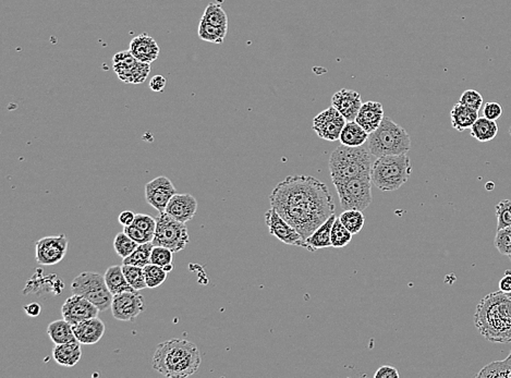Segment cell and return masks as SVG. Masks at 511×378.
Returning a JSON list of instances; mask_svg holds the SVG:
<instances>
[{"mask_svg": "<svg viewBox=\"0 0 511 378\" xmlns=\"http://www.w3.org/2000/svg\"><path fill=\"white\" fill-rule=\"evenodd\" d=\"M269 200L304 240L335 214L326 184L311 175H289L274 189Z\"/></svg>", "mask_w": 511, "mask_h": 378, "instance_id": "1", "label": "cell"}, {"mask_svg": "<svg viewBox=\"0 0 511 378\" xmlns=\"http://www.w3.org/2000/svg\"><path fill=\"white\" fill-rule=\"evenodd\" d=\"M474 324L486 341L511 343V299L501 291L492 292L476 307Z\"/></svg>", "mask_w": 511, "mask_h": 378, "instance_id": "2", "label": "cell"}, {"mask_svg": "<svg viewBox=\"0 0 511 378\" xmlns=\"http://www.w3.org/2000/svg\"><path fill=\"white\" fill-rule=\"evenodd\" d=\"M202 358L198 347L185 339H171L157 345L153 368L168 378H185L198 372Z\"/></svg>", "mask_w": 511, "mask_h": 378, "instance_id": "3", "label": "cell"}, {"mask_svg": "<svg viewBox=\"0 0 511 378\" xmlns=\"http://www.w3.org/2000/svg\"><path fill=\"white\" fill-rule=\"evenodd\" d=\"M371 155L369 148H365V145L358 148L342 144L338 146L329 158L333 183L371 175L373 165Z\"/></svg>", "mask_w": 511, "mask_h": 378, "instance_id": "4", "label": "cell"}, {"mask_svg": "<svg viewBox=\"0 0 511 378\" xmlns=\"http://www.w3.org/2000/svg\"><path fill=\"white\" fill-rule=\"evenodd\" d=\"M367 148L376 157L408 154L411 148L410 135L405 128L390 118L384 117L380 127L369 133Z\"/></svg>", "mask_w": 511, "mask_h": 378, "instance_id": "5", "label": "cell"}, {"mask_svg": "<svg viewBox=\"0 0 511 378\" xmlns=\"http://www.w3.org/2000/svg\"><path fill=\"white\" fill-rule=\"evenodd\" d=\"M412 173V164L407 154L377 157L372 165L371 179L384 192L396 191L407 182Z\"/></svg>", "mask_w": 511, "mask_h": 378, "instance_id": "6", "label": "cell"}, {"mask_svg": "<svg viewBox=\"0 0 511 378\" xmlns=\"http://www.w3.org/2000/svg\"><path fill=\"white\" fill-rule=\"evenodd\" d=\"M74 295H81L99 307L107 311L112 307V295L105 282V276L94 272H83L74 278L72 284Z\"/></svg>", "mask_w": 511, "mask_h": 378, "instance_id": "7", "label": "cell"}, {"mask_svg": "<svg viewBox=\"0 0 511 378\" xmlns=\"http://www.w3.org/2000/svg\"><path fill=\"white\" fill-rule=\"evenodd\" d=\"M340 196V206L344 211H365L372 203V179L371 175L349 179L335 183Z\"/></svg>", "mask_w": 511, "mask_h": 378, "instance_id": "8", "label": "cell"}, {"mask_svg": "<svg viewBox=\"0 0 511 378\" xmlns=\"http://www.w3.org/2000/svg\"><path fill=\"white\" fill-rule=\"evenodd\" d=\"M156 223L153 244L167 248L174 253L183 251L190 240L185 223L176 221L166 212L160 214L156 218Z\"/></svg>", "mask_w": 511, "mask_h": 378, "instance_id": "9", "label": "cell"}, {"mask_svg": "<svg viewBox=\"0 0 511 378\" xmlns=\"http://www.w3.org/2000/svg\"><path fill=\"white\" fill-rule=\"evenodd\" d=\"M112 68L117 76L124 83L141 84L146 80L151 64L137 60L131 51H122L112 58Z\"/></svg>", "mask_w": 511, "mask_h": 378, "instance_id": "10", "label": "cell"}, {"mask_svg": "<svg viewBox=\"0 0 511 378\" xmlns=\"http://www.w3.org/2000/svg\"><path fill=\"white\" fill-rule=\"evenodd\" d=\"M68 246L65 234L40 239L35 243L36 261L45 266L58 264L66 257Z\"/></svg>", "mask_w": 511, "mask_h": 378, "instance_id": "11", "label": "cell"}, {"mask_svg": "<svg viewBox=\"0 0 511 378\" xmlns=\"http://www.w3.org/2000/svg\"><path fill=\"white\" fill-rule=\"evenodd\" d=\"M347 119L334 106L319 112L313 119V130L323 140L336 142L340 140Z\"/></svg>", "mask_w": 511, "mask_h": 378, "instance_id": "12", "label": "cell"}, {"mask_svg": "<svg viewBox=\"0 0 511 378\" xmlns=\"http://www.w3.org/2000/svg\"><path fill=\"white\" fill-rule=\"evenodd\" d=\"M110 309L117 320L130 322L144 312V300L139 291L122 292L114 295Z\"/></svg>", "mask_w": 511, "mask_h": 378, "instance_id": "13", "label": "cell"}, {"mask_svg": "<svg viewBox=\"0 0 511 378\" xmlns=\"http://www.w3.org/2000/svg\"><path fill=\"white\" fill-rule=\"evenodd\" d=\"M266 225L269 227V234L271 236L276 237L279 241L284 242L290 246H300L303 249L309 251V246L306 243L305 240L302 238L301 234L294 227L285 221L275 208L271 207V209L266 212L265 214Z\"/></svg>", "mask_w": 511, "mask_h": 378, "instance_id": "14", "label": "cell"}, {"mask_svg": "<svg viewBox=\"0 0 511 378\" xmlns=\"http://www.w3.org/2000/svg\"><path fill=\"white\" fill-rule=\"evenodd\" d=\"M175 194H177V190L174 183L164 175L153 179L145 186V198L147 204L154 207L160 214L166 212L169 200Z\"/></svg>", "mask_w": 511, "mask_h": 378, "instance_id": "15", "label": "cell"}, {"mask_svg": "<svg viewBox=\"0 0 511 378\" xmlns=\"http://www.w3.org/2000/svg\"><path fill=\"white\" fill-rule=\"evenodd\" d=\"M101 312L97 305L90 302L89 300L81 295H74L69 297L61 307V314L67 322L70 323L72 326L78 323L90 320V318H97Z\"/></svg>", "mask_w": 511, "mask_h": 378, "instance_id": "16", "label": "cell"}, {"mask_svg": "<svg viewBox=\"0 0 511 378\" xmlns=\"http://www.w3.org/2000/svg\"><path fill=\"white\" fill-rule=\"evenodd\" d=\"M332 106H334L347 121H355L362 106L361 95L353 89H342L332 97Z\"/></svg>", "mask_w": 511, "mask_h": 378, "instance_id": "17", "label": "cell"}, {"mask_svg": "<svg viewBox=\"0 0 511 378\" xmlns=\"http://www.w3.org/2000/svg\"><path fill=\"white\" fill-rule=\"evenodd\" d=\"M198 209V200L191 194H175L169 200L166 213L181 223L191 221Z\"/></svg>", "mask_w": 511, "mask_h": 378, "instance_id": "18", "label": "cell"}, {"mask_svg": "<svg viewBox=\"0 0 511 378\" xmlns=\"http://www.w3.org/2000/svg\"><path fill=\"white\" fill-rule=\"evenodd\" d=\"M132 55L145 64H152L160 56V46L152 36L141 34L130 42Z\"/></svg>", "mask_w": 511, "mask_h": 378, "instance_id": "19", "label": "cell"}, {"mask_svg": "<svg viewBox=\"0 0 511 378\" xmlns=\"http://www.w3.org/2000/svg\"><path fill=\"white\" fill-rule=\"evenodd\" d=\"M74 327V335L82 345H95L105 335V324L99 318H90L78 323Z\"/></svg>", "mask_w": 511, "mask_h": 378, "instance_id": "20", "label": "cell"}, {"mask_svg": "<svg viewBox=\"0 0 511 378\" xmlns=\"http://www.w3.org/2000/svg\"><path fill=\"white\" fill-rule=\"evenodd\" d=\"M384 108L378 102H367L360 108L355 121L359 123L367 133L373 132L380 127L384 119Z\"/></svg>", "mask_w": 511, "mask_h": 378, "instance_id": "21", "label": "cell"}, {"mask_svg": "<svg viewBox=\"0 0 511 378\" xmlns=\"http://www.w3.org/2000/svg\"><path fill=\"white\" fill-rule=\"evenodd\" d=\"M81 343L76 341L55 345L53 350V360L56 361V363L59 366L72 368L81 360Z\"/></svg>", "mask_w": 511, "mask_h": 378, "instance_id": "22", "label": "cell"}, {"mask_svg": "<svg viewBox=\"0 0 511 378\" xmlns=\"http://www.w3.org/2000/svg\"><path fill=\"white\" fill-rule=\"evenodd\" d=\"M337 217L333 214L324 223L314 231L313 234L305 239L306 243L309 246V251L314 252L319 249L330 248L332 246V228Z\"/></svg>", "mask_w": 511, "mask_h": 378, "instance_id": "23", "label": "cell"}, {"mask_svg": "<svg viewBox=\"0 0 511 378\" xmlns=\"http://www.w3.org/2000/svg\"><path fill=\"white\" fill-rule=\"evenodd\" d=\"M478 118V112L471 110L469 107L461 105L460 103L455 104L451 112V126L459 132L471 129Z\"/></svg>", "mask_w": 511, "mask_h": 378, "instance_id": "24", "label": "cell"}, {"mask_svg": "<svg viewBox=\"0 0 511 378\" xmlns=\"http://www.w3.org/2000/svg\"><path fill=\"white\" fill-rule=\"evenodd\" d=\"M369 135V133H367L355 120V121H347L342 129L340 141L342 145L358 148L367 142Z\"/></svg>", "mask_w": 511, "mask_h": 378, "instance_id": "25", "label": "cell"}, {"mask_svg": "<svg viewBox=\"0 0 511 378\" xmlns=\"http://www.w3.org/2000/svg\"><path fill=\"white\" fill-rule=\"evenodd\" d=\"M47 334H49L51 341L55 345H62V343L78 341L76 335H74V327L66 320H55V322L51 323L49 327H47Z\"/></svg>", "mask_w": 511, "mask_h": 378, "instance_id": "26", "label": "cell"}, {"mask_svg": "<svg viewBox=\"0 0 511 378\" xmlns=\"http://www.w3.org/2000/svg\"><path fill=\"white\" fill-rule=\"evenodd\" d=\"M105 282H106L107 287L109 291L112 292V295H118L126 291H137L130 286L127 278L124 276L122 266H110L105 273Z\"/></svg>", "mask_w": 511, "mask_h": 378, "instance_id": "27", "label": "cell"}, {"mask_svg": "<svg viewBox=\"0 0 511 378\" xmlns=\"http://www.w3.org/2000/svg\"><path fill=\"white\" fill-rule=\"evenodd\" d=\"M499 133V126L496 121L487 118L478 117L471 127V137L481 143H487L494 140Z\"/></svg>", "mask_w": 511, "mask_h": 378, "instance_id": "28", "label": "cell"}, {"mask_svg": "<svg viewBox=\"0 0 511 378\" xmlns=\"http://www.w3.org/2000/svg\"><path fill=\"white\" fill-rule=\"evenodd\" d=\"M478 378H511V352L504 361L492 362L476 374Z\"/></svg>", "mask_w": 511, "mask_h": 378, "instance_id": "29", "label": "cell"}, {"mask_svg": "<svg viewBox=\"0 0 511 378\" xmlns=\"http://www.w3.org/2000/svg\"><path fill=\"white\" fill-rule=\"evenodd\" d=\"M227 30L217 28V26H212L206 20L201 19L200 24H199V37L202 41L208 42L213 44H223L225 41L226 35H227Z\"/></svg>", "mask_w": 511, "mask_h": 378, "instance_id": "30", "label": "cell"}, {"mask_svg": "<svg viewBox=\"0 0 511 378\" xmlns=\"http://www.w3.org/2000/svg\"><path fill=\"white\" fill-rule=\"evenodd\" d=\"M203 20L210 23L212 26H217V28H224L228 31V17L227 13L224 10L221 6L218 3H210L206 7L204 13H203Z\"/></svg>", "mask_w": 511, "mask_h": 378, "instance_id": "31", "label": "cell"}, {"mask_svg": "<svg viewBox=\"0 0 511 378\" xmlns=\"http://www.w3.org/2000/svg\"><path fill=\"white\" fill-rule=\"evenodd\" d=\"M153 248L154 244L153 242H146V243L139 244L137 250L128 257L124 259V265H135V266L145 267L151 263V255H152Z\"/></svg>", "mask_w": 511, "mask_h": 378, "instance_id": "32", "label": "cell"}, {"mask_svg": "<svg viewBox=\"0 0 511 378\" xmlns=\"http://www.w3.org/2000/svg\"><path fill=\"white\" fill-rule=\"evenodd\" d=\"M340 221L352 234H359L360 231L362 230L365 223V215H363L362 212L353 211V209L344 211L340 216Z\"/></svg>", "mask_w": 511, "mask_h": 378, "instance_id": "33", "label": "cell"}, {"mask_svg": "<svg viewBox=\"0 0 511 378\" xmlns=\"http://www.w3.org/2000/svg\"><path fill=\"white\" fill-rule=\"evenodd\" d=\"M124 276L128 282L133 289L137 291L147 288L146 280H145L144 269L143 267L135 266V265H122Z\"/></svg>", "mask_w": 511, "mask_h": 378, "instance_id": "34", "label": "cell"}, {"mask_svg": "<svg viewBox=\"0 0 511 378\" xmlns=\"http://www.w3.org/2000/svg\"><path fill=\"white\" fill-rule=\"evenodd\" d=\"M143 269H144L147 288L154 289V288L160 287V284H164L167 280L168 273L162 266L149 263V265L143 267Z\"/></svg>", "mask_w": 511, "mask_h": 378, "instance_id": "35", "label": "cell"}, {"mask_svg": "<svg viewBox=\"0 0 511 378\" xmlns=\"http://www.w3.org/2000/svg\"><path fill=\"white\" fill-rule=\"evenodd\" d=\"M139 243L132 240L126 232H119L114 240V248L117 254L122 259H127L137 250Z\"/></svg>", "mask_w": 511, "mask_h": 378, "instance_id": "36", "label": "cell"}, {"mask_svg": "<svg viewBox=\"0 0 511 378\" xmlns=\"http://www.w3.org/2000/svg\"><path fill=\"white\" fill-rule=\"evenodd\" d=\"M353 234L337 218L332 228V246L336 249H342L351 242Z\"/></svg>", "mask_w": 511, "mask_h": 378, "instance_id": "37", "label": "cell"}, {"mask_svg": "<svg viewBox=\"0 0 511 378\" xmlns=\"http://www.w3.org/2000/svg\"><path fill=\"white\" fill-rule=\"evenodd\" d=\"M494 243L501 255L511 257V226L497 230Z\"/></svg>", "mask_w": 511, "mask_h": 378, "instance_id": "38", "label": "cell"}, {"mask_svg": "<svg viewBox=\"0 0 511 378\" xmlns=\"http://www.w3.org/2000/svg\"><path fill=\"white\" fill-rule=\"evenodd\" d=\"M497 230L511 226V200H503L496 205Z\"/></svg>", "mask_w": 511, "mask_h": 378, "instance_id": "39", "label": "cell"}, {"mask_svg": "<svg viewBox=\"0 0 511 378\" xmlns=\"http://www.w3.org/2000/svg\"><path fill=\"white\" fill-rule=\"evenodd\" d=\"M458 103L478 112L483 106V96L476 89H467L463 92Z\"/></svg>", "mask_w": 511, "mask_h": 378, "instance_id": "40", "label": "cell"}, {"mask_svg": "<svg viewBox=\"0 0 511 378\" xmlns=\"http://www.w3.org/2000/svg\"><path fill=\"white\" fill-rule=\"evenodd\" d=\"M171 250L164 248V246H154L152 255H151V264L158 265L164 267L165 265L172 264Z\"/></svg>", "mask_w": 511, "mask_h": 378, "instance_id": "41", "label": "cell"}, {"mask_svg": "<svg viewBox=\"0 0 511 378\" xmlns=\"http://www.w3.org/2000/svg\"><path fill=\"white\" fill-rule=\"evenodd\" d=\"M133 225L144 231L147 236L154 239L157 225L156 218H153L151 216L145 215V214H137Z\"/></svg>", "mask_w": 511, "mask_h": 378, "instance_id": "42", "label": "cell"}, {"mask_svg": "<svg viewBox=\"0 0 511 378\" xmlns=\"http://www.w3.org/2000/svg\"><path fill=\"white\" fill-rule=\"evenodd\" d=\"M124 232L132 239L137 242L139 244L146 243V242H152L153 239L151 237L147 236L144 231L137 228L135 225L132 223L131 226H126L124 229Z\"/></svg>", "mask_w": 511, "mask_h": 378, "instance_id": "43", "label": "cell"}, {"mask_svg": "<svg viewBox=\"0 0 511 378\" xmlns=\"http://www.w3.org/2000/svg\"><path fill=\"white\" fill-rule=\"evenodd\" d=\"M503 112H504L503 106L499 105V103H486L485 106L483 107L484 117L489 120H494V121L499 120Z\"/></svg>", "mask_w": 511, "mask_h": 378, "instance_id": "44", "label": "cell"}, {"mask_svg": "<svg viewBox=\"0 0 511 378\" xmlns=\"http://www.w3.org/2000/svg\"><path fill=\"white\" fill-rule=\"evenodd\" d=\"M374 378H399V373L392 366H382L374 374Z\"/></svg>", "mask_w": 511, "mask_h": 378, "instance_id": "45", "label": "cell"}, {"mask_svg": "<svg viewBox=\"0 0 511 378\" xmlns=\"http://www.w3.org/2000/svg\"><path fill=\"white\" fill-rule=\"evenodd\" d=\"M167 84V80L165 76H154L152 79L149 80V89H152L153 92H162V89L166 87Z\"/></svg>", "mask_w": 511, "mask_h": 378, "instance_id": "46", "label": "cell"}, {"mask_svg": "<svg viewBox=\"0 0 511 378\" xmlns=\"http://www.w3.org/2000/svg\"><path fill=\"white\" fill-rule=\"evenodd\" d=\"M135 214L131 211H124L120 213L119 215V223H122V226H131L133 221H135Z\"/></svg>", "mask_w": 511, "mask_h": 378, "instance_id": "47", "label": "cell"}, {"mask_svg": "<svg viewBox=\"0 0 511 378\" xmlns=\"http://www.w3.org/2000/svg\"><path fill=\"white\" fill-rule=\"evenodd\" d=\"M499 289L505 293L511 292V270H506V274L499 282Z\"/></svg>", "mask_w": 511, "mask_h": 378, "instance_id": "48", "label": "cell"}, {"mask_svg": "<svg viewBox=\"0 0 511 378\" xmlns=\"http://www.w3.org/2000/svg\"><path fill=\"white\" fill-rule=\"evenodd\" d=\"M42 307L38 303H30L24 307V312L30 318H37L41 314Z\"/></svg>", "mask_w": 511, "mask_h": 378, "instance_id": "49", "label": "cell"}, {"mask_svg": "<svg viewBox=\"0 0 511 378\" xmlns=\"http://www.w3.org/2000/svg\"><path fill=\"white\" fill-rule=\"evenodd\" d=\"M162 268H164L165 270H166V272L170 273L171 272V270H174V265L172 264L165 265V266L162 267Z\"/></svg>", "mask_w": 511, "mask_h": 378, "instance_id": "50", "label": "cell"}, {"mask_svg": "<svg viewBox=\"0 0 511 378\" xmlns=\"http://www.w3.org/2000/svg\"><path fill=\"white\" fill-rule=\"evenodd\" d=\"M486 188L489 191L493 190V189L495 188V184H494L493 182H489L486 184Z\"/></svg>", "mask_w": 511, "mask_h": 378, "instance_id": "51", "label": "cell"}, {"mask_svg": "<svg viewBox=\"0 0 511 378\" xmlns=\"http://www.w3.org/2000/svg\"><path fill=\"white\" fill-rule=\"evenodd\" d=\"M507 295H508V297L511 299V292H508V293H507Z\"/></svg>", "mask_w": 511, "mask_h": 378, "instance_id": "52", "label": "cell"}, {"mask_svg": "<svg viewBox=\"0 0 511 378\" xmlns=\"http://www.w3.org/2000/svg\"><path fill=\"white\" fill-rule=\"evenodd\" d=\"M509 135H510V137H511V126H510V129H509Z\"/></svg>", "mask_w": 511, "mask_h": 378, "instance_id": "53", "label": "cell"}, {"mask_svg": "<svg viewBox=\"0 0 511 378\" xmlns=\"http://www.w3.org/2000/svg\"><path fill=\"white\" fill-rule=\"evenodd\" d=\"M509 259H510V261H511V257H509Z\"/></svg>", "mask_w": 511, "mask_h": 378, "instance_id": "54", "label": "cell"}]
</instances>
